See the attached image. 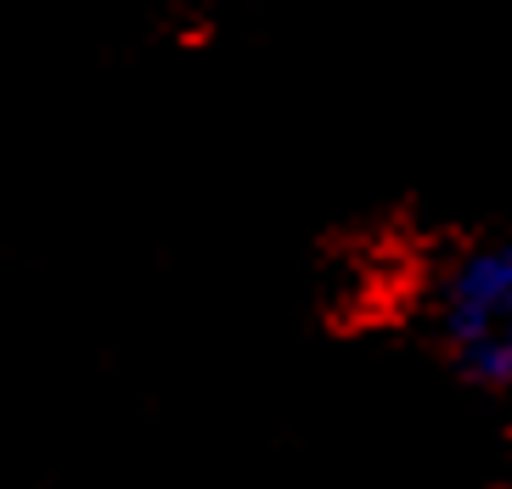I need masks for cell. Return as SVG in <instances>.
<instances>
[{
    "label": "cell",
    "instance_id": "cell-1",
    "mask_svg": "<svg viewBox=\"0 0 512 489\" xmlns=\"http://www.w3.org/2000/svg\"><path fill=\"white\" fill-rule=\"evenodd\" d=\"M439 338L473 377L512 388V242L473 248L445 270Z\"/></svg>",
    "mask_w": 512,
    "mask_h": 489
}]
</instances>
